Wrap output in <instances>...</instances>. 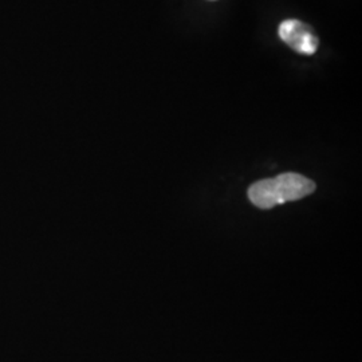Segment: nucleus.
<instances>
[{"label": "nucleus", "mask_w": 362, "mask_h": 362, "mask_svg": "<svg viewBox=\"0 0 362 362\" xmlns=\"http://www.w3.org/2000/svg\"><path fill=\"white\" fill-rule=\"evenodd\" d=\"M315 184L298 173H284L274 179L257 181L248 189V197L254 206L269 209L287 202H296L313 194Z\"/></svg>", "instance_id": "nucleus-1"}, {"label": "nucleus", "mask_w": 362, "mask_h": 362, "mask_svg": "<svg viewBox=\"0 0 362 362\" xmlns=\"http://www.w3.org/2000/svg\"><path fill=\"white\" fill-rule=\"evenodd\" d=\"M279 37L299 54L313 55L317 52L320 40L308 25L297 19H287L279 25Z\"/></svg>", "instance_id": "nucleus-2"}]
</instances>
